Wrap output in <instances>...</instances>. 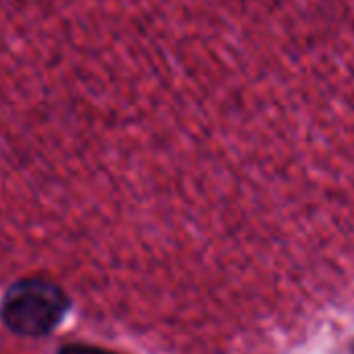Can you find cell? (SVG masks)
<instances>
[{
	"mask_svg": "<svg viewBox=\"0 0 354 354\" xmlns=\"http://www.w3.org/2000/svg\"><path fill=\"white\" fill-rule=\"evenodd\" d=\"M67 300L46 281H21L5 298L3 319L21 335H44L65 315Z\"/></svg>",
	"mask_w": 354,
	"mask_h": 354,
	"instance_id": "1",
	"label": "cell"
}]
</instances>
